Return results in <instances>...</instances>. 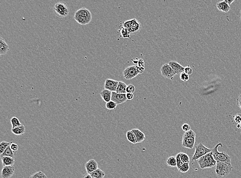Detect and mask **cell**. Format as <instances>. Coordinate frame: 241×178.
Wrapping results in <instances>:
<instances>
[{
	"mask_svg": "<svg viewBox=\"0 0 241 178\" xmlns=\"http://www.w3.org/2000/svg\"><path fill=\"white\" fill-rule=\"evenodd\" d=\"M74 19L77 23L81 25H87L92 21V15L88 9L82 8L75 12Z\"/></svg>",
	"mask_w": 241,
	"mask_h": 178,
	"instance_id": "obj_1",
	"label": "cell"
},
{
	"mask_svg": "<svg viewBox=\"0 0 241 178\" xmlns=\"http://www.w3.org/2000/svg\"><path fill=\"white\" fill-rule=\"evenodd\" d=\"M219 146L223 147V144L221 143H219L212 149L211 153L215 160L216 162H223L231 164V157L226 152H218V147Z\"/></svg>",
	"mask_w": 241,
	"mask_h": 178,
	"instance_id": "obj_2",
	"label": "cell"
},
{
	"mask_svg": "<svg viewBox=\"0 0 241 178\" xmlns=\"http://www.w3.org/2000/svg\"><path fill=\"white\" fill-rule=\"evenodd\" d=\"M197 163L201 169L212 168L216 166L217 163L216 161L213 158L211 152L200 158L197 160Z\"/></svg>",
	"mask_w": 241,
	"mask_h": 178,
	"instance_id": "obj_3",
	"label": "cell"
},
{
	"mask_svg": "<svg viewBox=\"0 0 241 178\" xmlns=\"http://www.w3.org/2000/svg\"><path fill=\"white\" fill-rule=\"evenodd\" d=\"M196 139V134L193 130L184 133L182 140V146L187 149H193L194 146Z\"/></svg>",
	"mask_w": 241,
	"mask_h": 178,
	"instance_id": "obj_4",
	"label": "cell"
},
{
	"mask_svg": "<svg viewBox=\"0 0 241 178\" xmlns=\"http://www.w3.org/2000/svg\"><path fill=\"white\" fill-rule=\"evenodd\" d=\"M233 167L230 164L223 163V162H217L215 173L217 176L220 178L225 177L229 175L232 170Z\"/></svg>",
	"mask_w": 241,
	"mask_h": 178,
	"instance_id": "obj_5",
	"label": "cell"
},
{
	"mask_svg": "<svg viewBox=\"0 0 241 178\" xmlns=\"http://www.w3.org/2000/svg\"><path fill=\"white\" fill-rule=\"evenodd\" d=\"M54 12L59 18H63L68 17L69 13V9L67 4L65 2L57 3L54 7Z\"/></svg>",
	"mask_w": 241,
	"mask_h": 178,
	"instance_id": "obj_6",
	"label": "cell"
},
{
	"mask_svg": "<svg viewBox=\"0 0 241 178\" xmlns=\"http://www.w3.org/2000/svg\"><path fill=\"white\" fill-rule=\"evenodd\" d=\"M212 149H208L203 144L200 143L195 147V151L193 156L192 157L191 161H196L200 158L206 155L207 153L211 152Z\"/></svg>",
	"mask_w": 241,
	"mask_h": 178,
	"instance_id": "obj_7",
	"label": "cell"
},
{
	"mask_svg": "<svg viewBox=\"0 0 241 178\" xmlns=\"http://www.w3.org/2000/svg\"><path fill=\"white\" fill-rule=\"evenodd\" d=\"M162 76L167 79L173 80L176 74L174 71L169 64H165L162 66L160 69Z\"/></svg>",
	"mask_w": 241,
	"mask_h": 178,
	"instance_id": "obj_8",
	"label": "cell"
},
{
	"mask_svg": "<svg viewBox=\"0 0 241 178\" xmlns=\"http://www.w3.org/2000/svg\"><path fill=\"white\" fill-rule=\"evenodd\" d=\"M137 66H130L126 68L123 71L124 78L126 80H131L138 74Z\"/></svg>",
	"mask_w": 241,
	"mask_h": 178,
	"instance_id": "obj_9",
	"label": "cell"
},
{
	"mask_svg": "<svg viewBox=\"0 0 241 178\" xmlns=\"http://www.w3.org/2000/svg\"><path fill=\"white\" fill-rule=\"evenodd\" d=\"M119 82L114 80L107 79L104 83V89L111 91L112 92H116L117 88Z\"/></svg>",
	"mask_w": 241,
	"mask_h": 178,
	"instance_id": "obj_10",
	"label": "cell"
},
{
	"mask_svg": "<svg viewBox=\"0 0 241 178\" xmlns=\"http://www.w3.org/2000/svg\"><path fill=\"white\" fill-rule=\"evenodd\" d=\"M111 100L114 101L117 105H119L126 102L127 100L126 94H121L116 92H112Z\"/></svg>",
	"mask_w": 241,
	"mask_h": 178,
	"instance_id": "obj_11",
	"label": "cell"
},
{
	"mask_svg": "<svg viewBox=\"0 0 241 178\" xmlns=\"http://www.w3.org/2000/svg\"><path fill=\"white\" fill-rule=\"evenodd\" d=\"M85 168L86 170V173L89 174H91L93 172H94L98 168V164L96 160L94 159L89 160L85 164Z\"/></svg>",
	"mask_w": 241,
	"mask_h": 178,
	"instance_id": "obj_12",
	"label": "cell"
},
{
	"mask_svg": "<svg viewBox=\"0 0 241 178\" xmlns=\"http://www.w3.org/2000/svg\"><path fill=\"white\" fill-rule=\"evenodd\" d=\"M15 168L13 166L3 167L1 172L2 178H11L15 173Z\"/></svg>",
	"mask_w": 241,
	"mask_h": 178,
	"instance_id": "obj_13",
	"label": "cell"
},
{
	"mask_svg": "<svg viewBox=\"0 0 241 178\" xmlns=\"http://www.w3.org/2000/svg\"><path fill=\"white\" fill-rule=\"evenodd\" d=\"M132 20V23L129 31L131 35H134L138 33L140 31L141 28V23L136 19H133Z\"/></svg>",
	"mask_w": 241,
	"mask_h": 178,
	"instance_id": "obj_14",
	"label": "cell"
},
{
	"mask_svg": "<svg viewBox=\"0 0 241 178\" xmlns=\"http://www.w3.org/2000/svg\"><path fill=\"white\" fill-rule=\"evenodd\" d=\"M169 64L172 68L176 74H181L184 72L185 67L180 65V63L175 61H170Z\"/></svg>",
	"mask_w": 241,
	"mask_h": 178,
	"instance_id": "obj_15",
	"label": "cell"
},
{
	"mask_svg": "<svg viewBox=\"0 0 241 178\" xmlns=\"http://www.w3.org/2000/svg\"><path fill=\"white\" fill-rule=\"evenodd\" d=\"M131 130L135 134L136 138V140H137V143H141L145 140V135L141 130L137 128L133 129Z\"/></svg>",
	"mask_w": 241,
	"mask_h": 178,
	"instance_id": "obj_16",
	"label": "cell"
},
{
	"mask_svg": "<svg viewBox=\"0 0 241 178\" xmlns=\"http://www.w3.org/2000/svg\"><path fill=\"white\" fill-rule=\"evenodd\" d=\"M9 50V46L3 38H0V55H5Z\"/></svg>",
	"mask_w": 241,
	"mask_h": 178,
	"instance_id": "obj_17",
	"label": "cell"
},
{
	"mask_svg": "<svg viewBox=\"0 0 241 178\" xmlns=\"http://www.w3.org/2000/svg\"><path fill=\"white\" fill-rule=\"evenodd\" d=\"M100 94L101 97L102 98L103 100L106 103L109 102L110 101H111L112 92L111 91L106 89H103V91H101L100 93Z\"/></svg>",
	"mask_w": 241,
	"mask_h": 178,
	"instance_id": "obj_18",
	"label": "cell"
},
{
	"mask_svg": "<svg viewBox=\"0 0 241 178\" xmlns=\"http://www.w3.org/2000/svg\"><path fill=\"white\" fill-rule=\"evenodd\" d=\"M216 7L218 10L224 12H228L231 9L230 5L225 2V1L222 2H218L216 4Z\"/></svg>",
	"mask_w": 241,
	"mask_h": 178,
	"instance_id": "obj_19",
	"label": "cell"
},
{
	"mask_svg": "<svg viewBox=\"0 0 241 178\" xmlns=\"http://www.w3.org/2000/svg\"><path fill=\"white\" fill-rule=\"evenodd\" d=\"M1 157L2 164H3V167L13 166V164L15 163V158H13L10 157H5V156Z\"/></svg>",
	"mask_w": 241,
	"mask_h": 178,
	"instance_id": "obj_20",
	"label": "cell"
},
{
	"mask_svg": "<svg viewBox=\"0 0 241 178\" xmlns=\"http://www.w3.org/2000/svg\"><path fill=\"white\" fill-rule=\"evenodd\" d=\"M127 85H126V83H124L122 81H119L116 92H117V93H118V94H127Z\"/></svg>",
	"mask_w": 241,
	"mask_h": 178,
	"instance_id": "obj_21",
	"label": "cell"
},
{
	"mask_svg": "<svg viewBox=\"0 0 241 178\" xmlns=\"http://www.w3.org/2000/svg\"><path fill=\"white\" fill-rule=\"evenodd\" d=\"M12 132L16 135H23L25 132V126L23 125H22L19 127L12 129Z\"/></svg>",
	"mask_w": 241,
	"mask_h": 178,
	"instance_id": "obj_22",
	"label": "cell"
},
{
	"mask_svg": "<svg viewBox=\"0 0 241 178\" xmlns=\"http://www.w3.org/2000/svg\"><path fill=\"white\" fill-rule=\"evenodd\" d=\"M126 136H127V140L129 141V142L131 143L134 144L137 143V140L136 138L135 134H134V132H132V130L127 131V134H126Z\"/></svg>",
	"mask_w": 241,
	"mask_h": 178,
	"instance_id": "obj_23",
	"label": "cell"
},
{
	"mask_svg": "<svg viewBox=\"0 0 241 178\" xmlns=\"http://www.w3.org/2000/svg\"><path fill=\"white\" fill-rule=\"evenodd\" d=\"M90 175L93 178H104L106 173L100 168H98L97 169L93 172Z\"/></svg>",
	"mask_w": 241,
	"mask_h": 178,
	"instance_id": "obj_24",
	"label": "cell"
},
{
	"mask_svg": "<svg viewBox=\"0 0 241 178\" xmlns=\"http://www.w3.org/2000/svg\"><path fill=\"white\" fill-rule=\"evenodd\" d=\"M167 164L168 166L171 167H177L176 159L175 156L169 157L167 159Z\"/></svg>",
	"mask_w": 241,
	"mask_h": 178,
	"instance_id": "obj_25",
	"label": "cell"
},
{
	"mask_svg": "<svg viewBox=\"0 0 241 178\" xmlns=\"http://www.w3.org/2000/svg\"><path fill=\"white\" fill-rule=\"evenodd\" d=\"M3 156L12 157L13 158H15V155H14L13 151L10 148V145L6 149L4 152L1 155V157H3Z\"/></svg>",
	"mask_w": 241,
	"mask_h": 178,
	"instance_id": "obj_26",
	"label": "cell"
},
{
	"mask_svg": "<svg viewBox=\"0 0 241 178\" xmlns=\"http://www.w3.org/2000/svg\"><path fill=\"white\" fill-rule=\"evenodd\" d=\"M10 122L12 124V129L15 128L16 127H19L21 126L22 124L21 123L19 119L18 118L14 117L12 118L10 120Z\"/></svg>",
	"mask_w": 241,
	"mask_h": 178,
	"instance_id": "obj_27",
	"label": "cell"
},
{
	"mask_svg": "<svg viewBox=\"0 0 241 178\" xmlns=\"http://www.w3.org/2000/svg\"><path fill=\"white\" fill-rule=\"evenodd\" d=\"M190 163H183V165L180 166V169H178V171L182 173H186L188 172L190 169Z\"/></svg>",
	"mask_w": 241,
	"mask_h": 178,
	"instance_id": "obj_28",
	"label": "cell"
},
{
	"mask_svg": "<svg viewBox=\"0 0 241 178\" xmlns=\"http://www.w3.org/2000/svg\"><path fill=\"white\" fill-rule=\"evenodd\" d=\"M120 33L121 36L122 38H124V39H126V38L131 39L130 33V32H129V30L127 29L124 28V27H122V28L121 29Z\"/></svg>",
	"mask_w": 241,
	"mask_h": 178,
	"instance_id": "obj_29",
	"label": "cell"
},
{
	"mask_svg": "<svg viewBox=\"0 0 241 178\" xmlns=\"http://www.w3.org/2000/svg\"><path fill=\"white\" fill-rule=\"evenodd\" d=\"M11 143L9 142L3 141L0 143V153L1 155L4 152L6 149L7 148L10 146Z\"/></svg>",
	"mask_w": 241,
	"mask_h": 178,
	"instance_id": "obj_30",
	"label": "cell"
},
{
	"mask_svg": "<svg viewBox=\"0 0 241 178\" xmlns=\"http://www.w3.org/2000/svg\"><path fill=\"white\" fill-rule=\"evenodd\" d=\"M30 178H47V177L43 172L39 171L30 176Z\"/></svg>",
	"mask_w": 241,
	"mask_h": 178,
	"instance_id": "obj_31",
	"label": "cell"
},
{
	"mask_svg": "<svg viewBox=\"0 0 241 178\" xmlns=\"http://www.w3.org/2000/svg\"><path fill=\"white\" fill-rule=\"evenodd\" d=\"M180 157L183 163H190V158L187 153H184V152H180Z\"/></svg>",
	"mask_w": 241,
	"mask_h": 178,
	"instance_id": "obj_32",
	"label": "cell"
},
{
	"mask_svg": "<svg viewBox=\"0 0 241 178\" xmlns=\"http://www.w3.org/2000/svg\"><path fill=\"white\" fill-rule=\"evenodd\" d=\"M117 106V104L115 102H114L113 101H110L109 102L106 103V107L107 109L109 110H113L116 108V107Z\"/></svg>",
	"mask_w": 241,
	"mask_h": 178,
	"instance_id": "obj_33",
	"label": "cell"
},
{
	"mask_svg": "<svg viewBox=\"0 0 241 178\" xmlns=\"http://www.w3.org/2000/svg\"><path fill=\"white\" fill-rule=\"evenodd\" d=\"M175 157H176V159L177 168L178 170L183 163V162H182L181 159H180V153H177L176 155L175 156Z\"/></svg>",
	"mask_w": 241,
	"mask_h": 178,
	"instance_id": "obj_34",
	"label": "cell"
},
{
	"mask_svg": "<svg viewBox=\"0 0 241 178\" xmlns=\"http://www.w3.org/2000/svg\"><path fill=\"white\" fill-rule=\"evenodd\" d=\"M180 79L182 81L187 82L189 81V80L190 79V77H189V75L187 74L185 72H183L180 74Z\"/></svg>",
	"mask_w": 241,
	"mask_h": 178,
	"instance_id": "obj_35",
	"label": "cell"
},
{
	"mask_svg": "<svg viewBox=\"0 0 241 178\" xmlns=\"http://www.w3.org/2000/svg\"><path fill=\"white\" fill-rule=\"evenodd\" d=\"M135 91V87L132 85V84H129L127 87V93H131L133 94Z\"/></svg>",
	"mask_w": 241,
	"mask_h": 178,
	"instance_id": "obj_36",
	"label": "cell"
},
{
	"mask_svg": "<svg viewBox=\"0 0 241 178\" xmlns=\"http://www.w3.org/2000/svg\"><path fill=\"white\" fill-rule=\"evenodd\" d=\"M132 20L131 19V20H127V21L124 22L122 24L123 27L126 28L129 30L130 28L131 25V23H132Z\"/></svg>",
	"mask_w": 241,
	"mask_h": 178,
	"instance_id": "obj_37",
	"label": "cell"
},
{
	"mask_svg": "<svg viewBox=\"0 0 241 178\" xmlns=\"http://www.w3.org/2000/svg\"><path fill=\"white\" fill-rule=\"evenodd\" d=\"M182 130H183L185 132H188L189 131L191 130V127L189 124L184 123L182 126Z\"/></svg>",
	"mask_w": 241,
	"mask_h": 178,
	"instance_id": "obj_38",
	"label": "cell"
},
{
	"mask_svg": "<svg viewBox=\"0 0 241 178\" xmlns=\"http://www.w3.org/2000/svg\"><path fill=\"white\" fill-rule=\"evenodd\" d=\"M184 72L190 76V75H191L193 73V69H192V68L190 67V66H187L186 67H185Z\"/></svg>",
	"mask_w": 241,
	"mask_h": 178,
	"instance_id": "obj_39",
	"label": "cell"
},
{
	"mask_svg": "<svg viewBox=\"0 0 241 178\" xmlns=\"http://www.w3.org/2000/svg\"><path fill=\"white\" fill-rule=\"evenodd\" d=\"M10 148H11L13 152H17L19 149L18 145H17V144L11 143V144H10Z\"/></svg>",
	"mask_w": 241,
	"mask_h": 178,
	"instance_id": "obj_40",
	"label": "cell"
},
{
	"mask_svg": "<svg viewBox=\"0 0 241 178\" xmlns=\"http://www.w3.org/2000/svg\"><path fill=\"white\" fill-rule=\"evenodd\" d=\"M234 120L236 122V123L239 124L241 122V114H237L233 117Z\"/></svg>",
	"mask_w": 241,
	"mask_h": 178,
	"instance_id": "obj_41",
	"label": "cell"
},
{
	"mask_svg": "<svg viewBox=\"0 0 241 178\" xmlns=\"http://www.w3.org/2000/svg\"><path fill=\"white\" fill-rule=\"evenodd\" d=\"M137 71L138 74H141L142 73H144V71L145 70V67H139L137 66Z\"/></svg>",
	"mask_w": 241,
	"mask_h": 178,
	"instance_id": "obj_42",
	"label": "cell"
},
{
	"mask_svg": "<svg viewBox=\"0 0 241 178\" xmlns=\"http://www.w3.org/2000/svg\"><path fill=\"white\" fill-rule=\"evenodd\" d=\"M126 96H127V100H132L134 98V94H133L127 93Z\"/></svg>",
	"mask_w": 241,
	"mask_h": 178,
	"instance_id": "obj_43",
	"label": "cell"
},
{
	"mask_svg": "<svg viewBox=\"0 0 241 178\" xmlns=\"http://www.w3.org/2000/svg\"><path fill=\"white\" fill-rule=\"evenodd\" d=\"M137 64L139 67H145V62H144V60L142 59L139 60Z\"/></svg>",
	"mask_w": 241,
	"mask_h": 178,
	"instance_id": "obj_44",
	"label": "cell"
},
{
	"mask_svg": "<svg viewBox=\"0 0 241 178\" xmlns=\"http://www.w3.org/2000/svg\"><path fill=\"white\" fill-rule=\"evenodd\" d=\"M236 102H237V105L241 110V94L238 97Z\"/></svg>",
	"mask_w": 241,
	"mask_h": 178,
	"instance_id": "obj_45",
	"label": "cell"
},
{
	"mask_svg": "<svg viewBox=\"0 0 241 178\" xmlns=\"http://www.w3.org/2000/svg\"><path fill=\"white\" fill-rule=\"evenodd\" d=\"M82 178H93V177L91 176L90 174L86 173V174H85V175L83 176Z\"/></svg>",
	"mask_w": 241,
	"mask_h": 178,
	"instance_id": "obj_46",
	"label": "cell"
},
{
	"mask_svg": "<svg viewBox=\"0 0 241 178\" xmlns=\"http://www.w3.org/2000/svg\"><path fill=\"white\" fill-rule=\"evenodd\" d=\"M234 0L233 1H229V0H225V2H226V3L228 4V5H230L233 2H234Z\"/></svg>",
	"mask_w": 241,
	"mask_h": 178,
	"instance_id": "obj_47",
	"label": "cell"
},
{
	"mask_svg": "<svg viewBox=\"0 0 241 178\" xmlns=\"http://www.w3.org/2000/svg\"><path fill=\"white\" fill-rule=\"evenodd\" d=\"M133 62H134V63H135V64H138V61H137H137H135V60H133Z\"/></svg>",
	"mask_w": 241,
	"mask_h": 178,
	"instance_id": "obj_48",
	"label": "cell"
},
{
	"mask_svg": "<svg viewBox=\"0 0 241 178\" xmlns=\"http://www.w3.org/2000/svg\"><path fill=\"white\" fill-rule=\"evenodd\" d=\"M237 128H241L239 124H238V125H237Z\"/></svg>",
	"mask_w": 241,
	"mask_h": 178,
	"instance_id": "obj_49",
	"label": "cell"
},
{
	"mask_svg": "<svg viewBox=\"0 0 241 178\" xmlns=\"http://www.w3.org/2000/svg\"><path fill=\"white\" fill-rule=\"evenodd\" d=\"M239 125H240V127H241V128H241V123H239Z\"/></svg>",
	"mask_w": 241,
	"mask_h": 178,
	"instance_id": "obj_50",
	"label": "cell"
},
{
	"mask_svg": "<svg viewBox=\"0 0 241 178\" xmlns=\"http://www.w3.org/2000/svg\"><path fill=\"white\" fill-rule=\"evenodd\" d=\"M240 20H241V17H240Z\"/></svg>",
	"mask_w": 241,
	"mask_h": 178,
	"instance_id": "obj_51",
	"label": "cell"
},
{
	"mask_svg": "<svg viewBox=\"0 0 241 178\" xmlns=\"http://www.w3.org/2000/svg\"></svg>",
	"mask_w": 241,
	"mask_h": 178,
	"instance_id": "obj_52",
	"label": "cell"
}]
</instances>
